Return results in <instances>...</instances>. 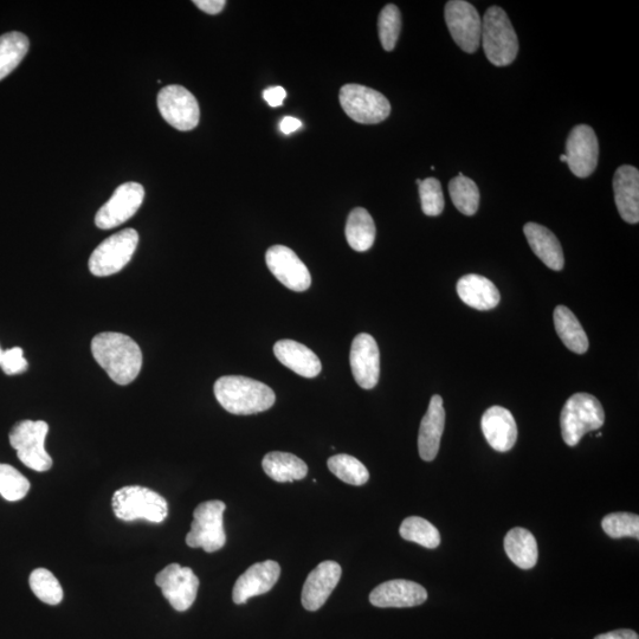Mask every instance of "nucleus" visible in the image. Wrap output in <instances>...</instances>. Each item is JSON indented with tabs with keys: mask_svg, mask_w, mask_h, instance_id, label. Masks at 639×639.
<instances>
[{
	"mask_svg": "<svg viewBox=\"0 0 639 639\" xmlns=\"http://www.w3.org/2000/svg\"><path fill=\"white\" fill-rule=\"evenodd\" d=\"M92 353L96 363L119 385H128L138 378L142 367L139 345L128 335L106 332L96 335L92 341Z\"/></svg>",
	"mask_w": 639,
	"mask_h": 639,
	"instance_id": "f257e3e1",
	"label": "nucleus"
},
{
	"mask_svg": "<svg viewBox=\"0 0 639 639\" xmlns=\"http://www.w3.org/2000/svg\"><path fill=\"white\" fill-rule=\"evenodd\" d=\"M213 390L218 403L232 415H255L273 408L276 402L268 385L242 376L219 378Z\"/></svg>",
	"mask_w": 639,
	"mask_h": 639,
	"instance_id": "f03ea898",
	"label": "nucleus"
},
{
	"mask_svg": "<svg viewBox=\"0 0 639 639\" xmlns=\"http://www.w3.org/2000/svg\"><path fill=\"white\" fill-rule=\"evenodd\" d=\"M481 43L490 63L496 67L512 64L519 53V40L511 21L499 6H492L482 22Z\"/></svg>",
	"mask_w": 639,
	"mask_h": 639,
	"instance_id": "7ed1b4c3",
	"label": "nucleus"
},
{
	"mask_svg": "<svg viewBox=\"0 0 639 639\" xmlns=\"http://www.w3.org/2000/svg\"><path fill=\"white\" fill-rule=\"evenodd\" d=\"M112 506L116 518L126 522L145 520L161 524L169 516V505L164 497L140 486L116 490Z\"/></svg>",
	"mask_w": 639,
	"mask_h": 639,
	"instance_id": "20e7f679",
	"label": "nucleus"
},
{
	"mask_svg": "<svg viewBox=\"0 0 639 639\" xmlns=\"http://www.w3.org/2000/svg\"><path fill=\"white\" fill-rule=\"evenodd\" d=\"M605 412L599 400L589 393H576L561 411V434L568 447H576L587 432L604 425Z\"/></svg>",
	"mask_w": 639,
	"mask_h": 639,
	"instance_id": "39448f33",
	"label": "nucleus"
},
{
	"mask_svg": "<svg viewBox=\"0 0 639 639\" xmlns=\"http://www.w3.org/2000/svg\"><path fill=\"white\" fill-rule=\"evenodd\" d=\"M227 509L223 501L213 500L200 503L193 512L191 531L186 535V544L191 548H203L213 553L227 544L223 515Z\"/></svg>",
	"mask_w": 639,
	"mask_h": 639,
	"instance_id": "423d86ee",
	"label": "nucleus"
},
{
	"mask_svg": "<svg viewBox=\"0 0 639 639\" xmlns=\"http://www.w3.org/2000/svg\"><path fill=\"white\" fill-rule=\"evenodd\" d=\"M49 425L43 421H22L10 431L11 447L25 467L44 473L53 467V458L45 450Z\"/></svg>",
	"mask_w": 639,
	"mask_h": 639,
	"instance_id": "0eeeda50",
	"label": "nucleus"
},
{
	"mask_svg": "<svg viewBox=\"0 0 639 639\" xmlns=\"http://www.w3.org/2000/svg\"><path fill=\"white\" fill-rule=\"evenodd\" d=\"M339 100L345 113L358 124H380L391 113L390 102L382 93L354 83L341 88Z\"/></svg>",
	"mask_w": 639,
	"mask_h": 639,
	"instance_id": "6e6552de",
	"label": "nucleus"
},
{
	"mask_svg": "<svg viewBox=\"0 0 639 639\" xmlns=\"http://www.w3.org/2000/svg\"><path fill=\"white\" fill-rule=\"evenodd\" d=\"M139 235L126 229L103 241L89 258V269L99 277L111 276L124 269L138 248Z\"/></svg>",
	"mask_w": 639,
	"mask_h": 639,
	"instance_id": "1a4fd4ad",
	"label": "nucleus"
},
{
	"mask_svg": "<svg viewBox=\"0 0 639 639\" xmlns=\"http://www.w3.org/2000/svg\"><path fill=\"white\" fill-rule=\"evenodd\" d=\"M444 17L458 47L468 54L476 53L481 44L482 19L474 5L464 0H451L445 5Z\"/></svg>",
	"mask_w": 639,
	"mask_h": 639,
	"instance_id": "9d476101",
	"label": "nucleus"
},
{
	"mask_svg": "<svg viewBox=\"0 0 639 639\" xmlns=\"http://www.w3.org/2000/svg\"><path fill=\"white\" fill-rule=\"evenodd\" d=\"M158 107L167 124L178 131H192L199 124L198 101L195 95L182 86L172 85L161 89Z\"/></svg>",
	"mask_w": 639,
	"mask_h": 639,
	"instance_id": "9b49d317",
	"label": "nucleus"
},
{
	"mask_svg": "<svg viewBox=\"0 0 639 639\" xmlns=\"http://www.w3.org/2000/svg\"><path fill=\"white\" fill-rule=\"evenodd\" d=\"M156 584L174 610L184 612L195 603L199 579L190 567L179 564L166 566L157 574Z\"/></svg>",
	"mask_w": 639,
	"mask_h": 639,
	"instance_id": "f8f14e48",
	"label": "nucleus"
},
{
	"mask_svg": "<svg viewBox=\"0 0 639 639\" xmlns=\"http://www.w3.org/2000/svg\"><path fill=\"white\" fill-rule=\"evenodd\" d=\"M145 198V189L138 183L122 184L111 199L96 213V227L111 230L124 224L138 212Z\"/></svg>",
	"mask_w": 639,
	"mask_h": 639,
	"instance_id": "ddd939ff",
	"label": "nucleus"
},
{
	"mask_svg": "<svg viewBox=\"0 0 639 639\" xmlns=\"http://www.w3.org/2000/svg\"><path fill=\"white\" fill-rule=\"evenodd\" d=\"M565 156L574 176L590 177L597 169L599 157V144L595 131L587 125L574 127L566 141Z\"/></svg>",
	"mask_w": 639,
	"mask_h": 639,
	"instance_id": "4468645a",
	"label": "nucleus"
},
{
	"mask_svg": "<svg viewBox=\"0 0 639 639\" xmlns=\"http://www.w3.org/2000/svg\"><path fill=\"white\" fill-rule=\"evenodd\" d=\"M266 262L271 274L284 287L294 292H306L311 287V273L292 249L284 245H274L267 251Z\"/></svg>",
	"mask_w": 639,
	"mask_h": 639,
	"instance_id": "2eb2a0df",
	"label": "nucleus"
},
{
	"mask_svg": "<svg viewBox=\"0 0 639 639\" xmlns=\"http://www.w3.org/2000/svg\"><path fill=\"white\" fill-rule=\"evenodd\" d=\"M355 382L365 390L376 387L380 376V352L377 341L370 334L354 338L350 354Z\"/></svg>",
	"mask_w": 639,
	"mask_h": 639,
	"instance_id": "dca6fc26",
	"label": "nucleus"
},
{
	"mask_svg": "<svg viewBox=\"0 0 639 639\" xmlns=\"http://www.w3.org/2000/svg\"><path fill=\"white\" fill-rule=\"evenodd\" d=\"M281 567L276 561L267 560L250 566L234 586L232 600L237 605L245 604L248 599L264 595L279 582Z\"/></svg>",
	"mask_w": 639,
	"mask_h": 639,
	"instance_id": "f3484780",
	"label": "nucleus"
},
{
	"mask_svg": "<svg viewBox=\"0 0 639 639\" xmlns=\"http://www.w3.org/2000/svg\"><path fill=\"white\" fill-rule=\"evenodd\" d=\"M428 599V592L422 585L410 580L396 579L380 584L371 592L370 602L376 608H413Z\"/></svg>",
	"mask_w": 639,
	"mask_h": 639,
	"instance_id": "a211bd4d",
	"label": "nucleus"
},
{
	"mask_svg": "<svg viewBox=\"0 0 639 639\" xmlns=\"http://www.w3.org/2000/svg\"><path fill=\"white\" fill-rule=\"evenodd\" d=\"M341 566L335 561H324L309 573L302 589V605L308 611H318L325 605L329 596L341 579Z\"/></svg>",
	"mask_w": 639,
	"mask_h": 639,
	"instance_id": "6ab92c4d",
	"label": "nucleus"
},
{
	"mask_svg": "<svg viewBox=\"0 0 639 639\" xmlns=\"http://www.w3.org/2000/svg\"><path fill=\"white\" fill-rule=\"evenodd\" d=\"M481 428L490 447L499 453L512 450L518 440V426L511 411L493 406L483 413Z\"/></svg>",
	"mask_w": 639,
	"mask_h": 639,
	"instance_id": "aec40b11",
	"label": "nucleus"
},
{
	"mask_svg": "<svg viewBox=\"0 0 639 639\" xmlns=\"http://www.w3.org/2000/svg\"><path fill=\"white\" fill-rule=\"evenodd\" d=\"M613 191L619 215L626 223L639 222V172L634 166L623 165L613 177Z\"/></svg>",
	"mask_w": 639,
	"mask_h": 639,
	"instance_id": "412c9836",
	"label": "nucleus"
},
{
	"mask_svg": "<svg viewBox=\"0 0 639 639\" xmlns=\"http://www.w3.org/2000/svg\"><path fill=\"white\" fill-rule=\"evenodd\" d=\"M445 426V410L441 396H434L430 400L428 411L422 419L419 428L418 450L422 460L434 461L440 451L441 440Z\"/></svg>",
	"mask_w": 639,
	"mask_h": 639,
	"instance_id": "4be33fe9",
	"label": "nucleus"
},
{
	"mask_svg": "<svg viewBox=\"0 0 639 639\" xmlns=\"http://www.w3.org/2000/svg\"><path fill=\"white\" fill-rule=\"evenodd\" d=\"M274 353L280 363L305 378L318 377L322 371L321 361L311 348L293 340L276 342Z\"/></svg>",
	"mask_w": 639,
	"mask_h": 639,
	"instance_id": "5701e85b",
	"label": "nucleus"
},
{
	"mask_svg": "<svg viewBox=\"0 0 639 639\" xmlns=\"http://www.w3.org/2000/svg\"><path fill=\"white\" fill-rule=\"evenodd\" d=\"M457 294L467 306L477 311H490L499 305V289L492 281L481 275L463 276L457 283Z\"/></svg>",
	"mask_w": 639,
	"mask_h": 639,
	"instance_id": "b1692460",
	"label": "nucleus"
},
{
	"mask_svg": "<svg viewBox=\"0 0 639 639\" xmlns=\"http://www.w3.org/2000/svg\"><path fill=\"white\" fill-rule=\"evenodd\" d=\"M524 232L534 254L552 270L560 271L564 268L565 258L563 248L551 230L537 223H527Z\"/></svg>",
	"mask_w": 639,
	"mask_h": 639,
	"instance_id": "393cba45",
	"label": "nucleus"
},
{
	"mask_svg": "<svg viewBox=\"0 0 639 639\" xmlns=\"http://www.w3.org/2000/svg\"><path fill=\"white\" fill-rule=\"evenodd\" d=\"M508 558L522 570H531L538 563L539 551L534 535L525 528L516 527L505 539Z\"/></svg>",
	"mask_w": 639,
	"mask_h": 639,
	"instance_id": "a878e982",
	"label": "nucleus"
},
{
	"mask_svg": "<svg viewBox=\"0 0 639 639\" xmlns=\"http://www.w3.org/2000/svg\"><path fill=\"white\" fill-rule=\"evenodd\" d=\"M263 470L276 482L286 483L305 479L308 467L298 456L281 451H273L264 456Z\"/></svg>",
	"mask_w": 639,
	"mask_h": 639,
	"instance_id": "bb28decb",
	"label": "nucleus"
},
{
	"mask_svg": "<svg viewBox=\"0 0 639 639\" xmlns=\"http://www.w3.org/2000/svg\"><path fill=\"white\" fill-rule=\"evenodd\" d=\"M554 325L555 331L568 350L578 354H584L589 350V339L571 309L565 306L555 308Z\"/></svg>",
	"mask_w": 639,
	"mask_h": 639,
	"instance_id": "cd10ccee",
	"label": "nucleus"
},
{
	"mask_svg": "<svg viewBox=\"0 0 639 639\" xmlns=\"http://www.w3.org/2000/svg\"><path fill=\"white\" fill-rule=\"evenodd\" d=\"M345 234L353 250L358 253L370 250L376 241L377 230L369 211L363 208L354 209L348 216Z\"/></svg>",
	"mask_w": 639,
	"mask_h": 639,
	"instance_id": "c85d7f7f",
	"label": "nucleus"
},
{
	"mask_svg": "<svg viewBox=\"0 0 639 639\" xmlns=\"http://www.w3.org/2000/svg\"><path fill=\"white\" fill-rule=\"evenodd\" d=\"M29 47V38L22 32H8L0 36V81L19 66Z\"/></svg>",
	"mask_w": 639,
	"mask_h": 639,
	"instance_id": "c756f323",
	"label": "nucleus"
},
{
	"mask_svg": "<svg viewBox=\"0 0 639 639\" xmlns=\"http://www.w3.org/2000/svg\"><path fill=\"white\" fill-rule=\"evenodd\" d=\"M451 200L458 211L466 216H474L480 206V190L474 180L463 176L460 172L458 176L451 180L449 184Z\"/></svg>",
	"mask_w": 639,
	"mask_h": 639,
	"instance_id": "7c9ffc66",
	"label": "nucleus"
},
{
	"mask_svg": "<svg viewBox=\"0 0 639 639\" xmlns=\"http://www.w3.org/2000/svg\"><path fill=\"white\" fill-rule=\"evenodd\" d=\"M400 537L406 541L416 542L425 548L434 550L441 544V534L428 520L411 516L405 519L399 529Z\"/></svg>",
	"mask_w": 639,
	"mask_h": 639,
	"instance_id": "2f4dec72",
	"label": "nucleus"
},
{
	"mask_svg": "<svg viewBox=\"0 0 639 639\" xmlns=\"http://www.w3.org/2000/svg\"><path fill=\"white\" fill-rule=\"evenodd\" d=\"M327 466L339 480L351 486H364L370 480L369 470L358 458L340 454L329 458Z\"/></svg>",
	"mask_w": 639,
	"mask_h": 639,
	"instance_id": "473e14b6",
	"label": "nucleus"
},
{
	"mask_svg": "<svg viewBox=\"0 0 639 639\" xmlns=\"http://www.w3.org/2000/svg\"><path fill=\"white\" fill-rule=\"evenodd\" d=\"M31 591L48 605H58L63 600V589L57 578L45 568H37L30 574Z\"/></svg>",
	"mask_w": 639,
	"mask_h": 639,
	"instance_id": "72a5a7b5",
	"label": "nucleus"
},
{
	"mask_svg": "<svg viewBox=\"0 0 639 639\" xmlns=\"http://www.w3.org/2000/svg\"><path fill=\"white\" fill-rule=\"evenodd\" d=\"M30 490V482L22 473L9 466L0 463V495L9 502H17L24 499Z\"/></svg>",
	"mask_w": 639,
	"mask_h": 639,
	"instance_id": "f704fd0d",
	"label": "nucleus"
},
{
	"mask_svg": "<svg viewBox=\"0 0 639 639\" xmlns=\"http://www.w3.org/2000/svg\"><path fill=\"white\" fill-rule=\"evenodd\" d=\"M380 42L386 51L396 48L400 30H402V15L396 5L389 4L380 12L378 19Z\"/></svg>",
	"mask_w": 639,
	"mask_h": 639,
	"instance_id": "c9c22d12",
	"label": "nucleus"
},
{
	"mask_svg": "<svg viewBox=\"0 0 639 639\" xmlns=\"http://www.w3.org/2000/svg\"><path fill=\"white\" fill-rule=\"evenodd\" d=\"M602 526L612 539L639 538V516L632 513H612L606 515Z\"/></svg>",
	"mask_w": 639,
	"mask_h": 639,
	"instance_id": "e433bc0d",
	"label": "nucleus"
},
{
	"mask_svg": "<svg viewBox=\"0 0 639 639\" xmlns=\"http://www.w3.org/2000/svg\"><path fill=\"white\" fill-rule=\"evenodd\" d=\"M422 210L426 216H440L444 210V196L442 185L435 178H426L419 184Z\"/></svg>",
	"mask_w": 639,
	"mask_h": 639,
	"instance_id": "4c0bfd02",
	"label": "nucleus"
},
{
	"mask_svg": "<svg viewBox=\"0 0 639 639\" xmlns=\"http://www.w3.org/2000/svg\"><path fill=\"white\" fill-rule=\"evenodd\" d=\"M0 367L8 376H16V374L27 371L29 364L27 359L24 358L22 348L14 347L4 351L2 360H0Z\"/></svg>",
	"mask_w": 639,
	"mask_h": 639,
	"instance_id": "58836bf2",
	"label": "nucleus"
},
{
	"mask_svg": "<svg viewBox=\"0 0 639 639\" xmlns=\"http://www.w3.org/2000/svg\"><path fill=\"white\" fill-rule=\"evenodd\" d=\"M286 96V89L282 87H271L263 92V99L273 108L283 106V101L286 99Z\"/></svg>",
	"mask_w": 639,
	"mask_h": 639,
	"instance_id": "ea45409f",
	"label": "nucleus"
},
{
	"mask_svg": "<svg viewBox=\"0 0 639 639\" xmlns=\"http://www.w3.org/2000/svg\"><path fill=\"white\" fill-rule=\"evenodd\" d=\"M193 4H195L198 9L206 12V14L218 15L219 12L224 10L227 2H225V0H195Z\"/></svg>",
	"mask_w": 639,
	"mask_h": 639,
	"instance_id": "a19ab883",
	"label": "nucleus"
},
{
	"mask_svg": "<svg viewBox=\"0 0 639 639\" xmlns=\"http://www.w3.org/2000/svg\"><path fill=\"white\" fill-rule=\"evenodd\" d=\"M595 639H639L635 631L622 629L597 636Z\"/></svg>",
	"mask_w": 639,
	"mask_h": 639,
	"instance_id": "79ce46f5",
	"label": "nucleus"
},
{
	"mask_svg": "<svg viewBox=\"0 0 639 639\" xmlns=\"http://www.w3.org/2000/svg\"><path fill=\"white\" fill-rule=\"evenodd\" d=\"M302 127V122L299 119L292 118V116H286L283 118L280 124V129L283 134H292Z\"/></svg>",
	"mask_w": 639,
	"mask_h": 639,
	"instance_id": "37998d69",
	"label": "nucleus"
},
{
	"mask_svg": "<svg viewBox=\"0 0 639 639\" xmlns=\"http://www.w3.org/2000/svg\"><path fill=\"white\" fill-rule=\"evenodd\" d=\"M560 161H561V163H567V158H566L565 154H563V156H560Z\"/></svg>",
	"mask_w": 639,
	"mask_h": 639,
	"instance_id": "c03bdc74",
	"label": "nucleus"
},
{
	"mask_svg": "<svg viewBox=\"0 0 639 639\" xmlns=\"http://www.w3.org/2000/svg\"><path fill=\"white\" fill-rule=\"evenodd\" d=\"M3 353H4V351L2 350V347H0V360H2Z\"/></svg>",
	"mask_w": 639,
	"mask_h": 639,
	"instance_id": "a18cd8bd",
	"label": "nucleus"
},
{
	"mask_svg": "<svg viewBox=\"0 0 639 639\" xmlns=\"http://www.w3.org/2000/svg\"><path fill=\"white\" fill-rule=\"evenodd\" d=\"M421 183H422V180L421 179H417V184L419 185Z\"/></svg>",
	"mask_w": 639,
	"mask_h": 639,
	"instance_id": "49530a36",
	"label": "nucleus"
}]
</instances>
